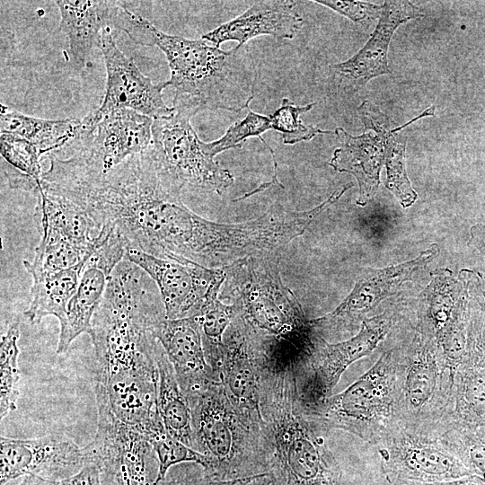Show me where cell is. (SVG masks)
Returning a JSON list of instances; mask_svg holds the SVG:
<instances>
[{"label": "cell", "mask_w": 485, "mask_h": 485, "mask_svg": "<svg viewBox=\"0 0 485 485\" xmlns=\"http://www.w3.org/2000/svg\"><path fill=\"white\" fill-rule=\"evenodd\" d=\"M441 434L411 429L395 421L375 445L381 469L394 485L438 482L472 475L442 441Z\"/></svg>", "instance_id": "obj_11"}, {"label": "cell", "mask_w": 485, "mask_h": 485, "mask_svg": "<svg viewBox=\"0 0 485 485\" xmlns=\"http://www.w3.org/2000/svg\"><path fill=\"white\" fill-rule=\"evenodd\" d=\"M314 102L296 105L287 98H283L281 105L269 116L272 129L278 131L286 145H294L302 141H309L320 134H330L312 125H305L301 120V114L311 110Z\"/></svg>", "instance_id": "obj_33"}, {"label": "cell", "mask_w": 485, "mask_h": 485, "mask_svg": "<svg viewBox=\"0 0 485 485\" xmlns=\"http://www.w3.org/2000/svg\"><path fill=\"white\" fill-rule=\"evenodd\" d=\"M439 252L432 244L417 258L384 268H362L348 295L331 313L310 319L313 330L324 335L352 332L382 301L394 295L403 283L411 281Z\"/></svg>", "instance_id": "obj_16"}, {"label": "cell", "mask_w": 485, "mask_h": 485, "mask_svg": "<svg viewBox=\"0 0 485 485\" xmlns=\"http://www.w3.org/2000/svg\"><path fill=\"white\" fill-rule=\"evenodd\" d=\"M1 154L13 168L41 183L40 150L19 137L1 133Z\"/></svg>", "instance_id": "obj_37"}, {"label": "cell", "mask_w": 485, "mask_h": 485, "mask_svg": "<svg viewBox=\"0 0 485 485\" xmlns=\"http://www.w3.org/2000/svg\"><path fill=\"white\" fill-rule=\"evenodd\" d=\"M96 405L95 437L84 447L88 463L98 467L102 485H156L159 463L147 438L106 406Z\"/></svg>", "instance_id": "obj_12"}, {"label": "cell", "mask_w": 485, "mask_h": 485, "mask_svg": "<svg viewBox=\"0 0 485 485\" xmlns=\"http://www.w3.org/2000/svg\"><path fill=\"white\" fill-rule=\"evenodd\" d=\"M404 317L397 304L381 314L365 319L357 333L348 340L330 343L317 335L309 355L294 370L299 402L304 413L331 395L346 369L370 355Z\"/></svg>", "instance_id": "obj_9"}, {"label": "cell", "mask_w": 485, "mask_h": 485, "mask_svg": "<svg viewBox=\"0 0 485 485\" xmlns=\"http://www.w3.org/2000/svg\"><path fill=\"white\" fill-rule=\"evenodd\" d=\"M97 47L101 49L106 67V86L103 101L93 112L105 114L116 109H129L152 119L169 116L173 108L163 98L167 82L154 84L144 75L133 60L117 46L111 28H105Z\"/></svg>", "instance_id": "obj_19"}, {"label": "cell", "mask_w": 485, "mask_h": 485, "mask_svg": "<svg viewBox=\"0 0 485 485\" xmlns=\"http://www.w3.org/2000/svg\"><path fill=\"white\" fill-rule=\"evenodd\" d=\"M53 272L31 274L32 299L24 312L31 323H38L46 316H55L60 321L74 295L85 261Z\"/></svg>", "instance_id": "obj_28"}, {"label": "cell", "mask_w": 485, "mask_h": 485, "mask_svg": "<svg viewBox=\"0 0 485 485\" xmlns=\"http://www.w3.org/2000/svg\"><path fill=\"white\" fill-rule=\"evenodd\" d=\"M174 369L187 399L217 381L208 365L198 322L194 317L168 319L159 315L151 327Z\"/></svg>", "instance_id": "obj_23"}, {"label": "cell", "mask_w": 485, "mask_h": 485, "mask_svg": "<svg viewBox=\"0 0 485 485\" xmlns=\"http://www.w3.org/2000/svg\"><path fill=\"white\" fill-rule=\"evenodd\" d=\"M295 1H258L237 17L202 35L201 39L218 47L225 41L245 45L253 38L269 35L276 39H293L301 30L304 19Z\"/></svg>", "instance_id": "obj_25"}, {"label": "cell", "mask_w": 485, "mask_h": 485, "mask_svg": "<svg viewBox=\"0 0 485 485\" xmlns=\"http://www.w3.org/2000/svg\"><path fill=\"white\" fill-rule=\"evenodd\" d=\"M261 415L271 442L272 485H340L341 469L298 400L293 367L265 368L260 390Z\"/></svg>", "instance_id": "obj_4"}, {"label": "cell", "mask_w": 485, "mask_h": 485, "mask_svg": "<svg viewBox=\"0 0 485 485\" xmlns=\"http://www.w3.org/2000/svg\"><path fill=\"white\" fill-rule=\"evenodd\" d=\"M423 16L422 9L410 2L385 1L375 30L364 47L350 58L331 66L338 89L354 93L371 79L391 74L387 53L393 32L401 23Z\"/></svg>", "instance_id": "obj_22"}, {"label": "cell", "mask_w": 485, "mask_h": 485, "mask_svg": "<svg viewBox=\"0 0 485 485\" xmlns=\"http://www.w3.org/2000/svg\"><path fill=\"white\" fill-rule=\"evenodd\" d=\"M400 485H485V481L476 475H470L445 481L438 482H418L406 481Z\"/></svg>", "instance_id": "obj_41"}, {"label": "cell", "mask_w": 485, "mask_h": 485, "mask_svg": "<svg viewBox=\"0 0 485 485\" xmlns=\"http://www.w3.org/2000/svg\"><path fill=\"white\" fill-rule=\"evenodd\" d=\"M196 114L174 109L171 115L154 119L149 149L163 176L179 191L186 188L222 194L234 181L198 137L190 119Z\"/></svg>", "instance_id": "obj_8"}, {"label": "cell", "mask_w": 485, "mask_h": 485, "mask_svg": "<svg viewBox=\"0 0 485 485\" xmlns=\"http://www.w3.org/2000/svg\"><path fill=\"white\" fill-rule=\"evenodd\" d=\"M19 485H60L59 481H50L36 475H26Z\"/></svg>", "instance_id": "obj_44"}, {"label": "cell", "mask_w": 485, "mask_h": 485, "mask_svg": "<svg viewBox=\"0 0 485 485\" xmlns=\"http://www.w3.org/2000/svg\"><path fill=\"white\" fill-rule=\"evenodd\" d=\"M60 485H102L100 471L94 463H87L75 475L59 481Z\"/></svg>", "instance_id": "obj_40"}, {"label": "cell", "mask_w": 485, "mask_h": 485, "mask_svg": "<svg viewBox=\"0 0 485 485\" xmlns=\"http://www.w3.org/2000/svg\"><path fill=\"white\" fill-rule=\"evenodd\" d=\"M246 116L233 123L220 138L207 143V146L211 154H216L233 148L242 146V142L247 138L257 137L270 152L273 163L277 162L275 154L269 146L260 137L261 134L271 129L269 117L252 111L247 108Z\"/></svg>", "instance_id": "obj_35"}, {"label": "cell", "mask_w": 485, "mask_h": 485, "mask_svg": "<svg viewBox=\"0 0 485 485\" xmlns=\"http://www.w3.org/2000/svg\"><path fill=\"white\" fill-rule=\"evenodd\" d=\"M126 251L124 241L113 231L105 243L85 261L76 290L59 321L58 354L66 352L80 334L90 331L93 315L102 301L110 276L126 258Z\"/></svg>", "instance_id": "obj_21"}, {"label": "cell", "mask_w": 485, "mask_h": 485, "mask_svg": "<svg viewBox=\"0 0 485 485\" xmlns=\"http://www.w3.org/2000/svg\"><path fill=\"white\" fill-rule=\"evenodd\" d=\"M224 269L219 299L236 308L260 341L266 365L297 366L318 334L295 294L283 283L278 255L247 257Z\"/></svg>", "instance_id": "obj_3"}, {"label": "cell", "mask_w": 485, "mask_h": 485, "mask_svg": "<svg viewBox=\"0 0 485 485\" xmlns=\"http://www.w3.org/2000/svg\"><path fill=\"white\" fill-rule=\"evenodd\" d=\"M115 1H55L60 13L61 31L66 35L71 62L77 70L84 68L87 58L98 45L101 31L110 28Z\"/></svg>", "instance_id": "obj_26"}, {"label": "cell", "mask_w": 485, "mask_h": 485, "mask_svg": "<svg viewBox=\"0 0 485 485\" xmlns=\"http://www.w3.org/2000/svg\"><path fill=\"white\" fill-rule=\"evenodd\" d=\"M155 357L159 375L158 410L163 426L172 436L197 451L189 401L160 342Z\"/></svg>", "instance_id": "obj_27"}, {"label": "cell", "mask_w": 485, "mask_h": 485, "mask_svg": "<svg viewBox=\"0 0 485 485\" xmlns=\"http://www.w3.org/2000/svg\"><path fill=\"white\" fill-rule=\"evenodd\" d=\"M440 436L472 474L485 481V426L452 428Z\"/></svg>", "instance_id": "obj_32"}, {"label": "cell", "mask_w": 485, "mask_h": 485, "mask_svg": "<svg viewBox=\"0 0 485 485\" xmlns=\"http://www.w3.org/2000/svg\"><path fill=\"white\" fill-rule=\"evenodd\" d=\"M153 123L154 119L129 109L102 115L91 111L82 119L75 136L49 154L105 173L150 146Z\"/></svg>", "instance_id": "obj_10"}, {"label": "cell", "mask_w": 485, "mask_h": 485, "mask_svg": "<svg viewBox=\"0 0 485 485\" xmlns=\"http://www.w3.org/2000/svg\"><path fill=\"white\" fill-rule=\"evenodd\" d=\"M152 278L122 260L113 270L97 308L90 335L95 355L96 404L146 436L163 424L158 410L159 343L151 327L165 313Z\"/></svg>", "instance_id": "obj_1"}, {"label": "cell", "mask_w": 485, "mask_h": 485, "mask_svg": "<svg viewBox=\"0 0 485 485\" xmlns=\"http://www.w3.org/2000/svg\"><path fill=\"white\" fill-rule=\"evenodd\" d=\"M80 119H44L31 117L2 105L1 133L19 137L37 146L42 154L61 148L77 133Z\"/></svg>", "instance_id": "obj_29"}, {"label": "cell", "mask_w": 485, "mask_h": 485, "mask_svg": "<svg viewBox=\"0 0 485 485\" xmlns=\"http://www.w3.org/2000/svg\"><path fill=\"white\" fill-rule=\"evenodd\" d=\"M34 197L41 242L73 245L93 253L113 233L101 228L84 208L63 195L41 187Z\"/></svg>", "instance_id": "obj_24"}, {"label": "cell", "mask_w": 485, "mask_h": 485, "mask_svg": "<svg viewBox=\"0 0 485 485\" xmlns=\"http://www.w3.org/2000/svg\"><path fill=\"white\" fill-rule=\"evenodd\" d=\"M406 141L392 137L387 144L385 154V186L398 198L403 207H409L417 199L405 169Z\"/></svg>", "instance_id": "obj_36"}, {"label": "cell", "mask_w": 485, "mask_h": 485, "mask_svg": "<svg viewBox=\"0 0 485 485\" xmlns=\"http://www.w3.org/2000/svg\"><path fill=\"white\" fill-rule=\"evenodd\" d=\"M470 304L465 269L458 278L448 269H436L419 298L414 326L436 341L453 374L466 347Z\"/></svg>", "instance_id": "obj_13"}, {"label": "cell", "mask_w": 485, "mask_h": 485, "mask_svg": "<svg viewBox=\"0 0 485 485\" xmlns=\"http://www.w3.org/2000/svg\"><path fill=\"white\" fill-rule=\"evenodd\" d=\"M126 258L156 285L168 319L196 315L208 300L219 296L225 278L224 268H207L184 259L162 258L134 249L127 250Z\"/></svg>", "instance_id": "obj_15"}, {"label": "cell", "mask_w": 485, "mask_h": 485, "mask_svg": "<svg viewBox=\"0 0 485 485\" xmlns=\"http://www.w3.org/2000/svg\"><path fill=\"white\" fill-rule=\"evenodd\" d=\"M467 278L471 295L467 340L454 374L445 430L485 426V288L476 272L471 270Z\"/></svg>", "instance_id": "obj_14"}, {"label": "cell", "mask_w": 485, "mask_h": 485, "mask_svg": "<svg viewBox=\"0 0 485 485\" xmlns=\"http://www.w3.org/2000/svg\"><path fill=\"white\" fill-rule=\"evenodd\" d=\"M20 337L19 323H12L1 338L0 345V415L1 419L17 408L19 398L18 383L20 372L18 368Z\"/></svg>", "instance_id": "obj_31"}, {"label": "cell", "mask_w": 485, "mask_h": 485, "mask_svg": "<svg viewBox=\"0 0 485 485\" xmlns=\"http://www.w3.org/2000/svg\"><path fill=\"white\" fill-rule=\"evenodd\" d=\"M396 361L393 346L347 389L329 396L305 415L325 433L341 429L375 445L397 421Z\"/></svg>", "instance_id": "obj_7"}, {"label": "cell", "mask_w": 485, "mask_h": 485, "mask_svg": "<svg viewBox=\"0 0 485 485\" xmlns=\"http://www.w3.org/2000/svg\"><path fill=\"white\" fill-rule=\"evenodd\" d=\"M188 401L197 451L211 476L230 481L269 473L272 449L263 417L239 410L219 381Z\"/></svg>", "instance_id": "obj_5"}, {"label": "cell", "mask_w": 485, "mask_h": 485, "mask_svg": "<svg viewBox=\"0 0 485 485\" xmlns=\"http://www.w3.org/2000/svg\"><path fill=\"white\" fill-rule=\"evenodd\" d=\"M236 313V308L233 304L224 303L217 296L208 300L201 310L192 316L199 327L206 359L217 381L224 336Z\"/></svg>", "instance_id": "obj_30"}, {"label": "cell", "mask_w": 485, "mask_h": 485, "mask_svg": "<svg viewBox=\"0 0 485 485\" xmlns=\"http://www.w3.org/2000/svg\"><path fill=\"white\" fill-rule=\"evenodd\" d=\"M88 463L84 447L71 438L51 434L34 439L0 438V484L21 476L36 475L61 481Z\"/></svg>", "instance_id": "obj_18"}, {"label": "cell", "mask_w": 485, "mask_h": 485, "mask_svg": "<svg viewBox=\"0 0 485 485\" xmlns=\"http://www.w3.org/2000/svg\"><path fill=\"white\" fill-rule=\"evenodd\" d=\"M153 446L159 463L156 485L164 479L168 471L182 463H197L203 467L207 464L206 457L199 452L187 446L172 436L162 425L146 436Z\"/></svg>", "instance_id": "obj_34"}, {"label": "cell", "mask_w": 485, "mask_h": 485, "mask_svg": "<svg viewBox=\"0 0 485 485\" xmlns=\"http://www.w3.org/2000/svg\"><path fill=\"white\" fill-rule=\"evenodd\" d=\"M394 348L397 421L418 431L442 434L450 411L454 374L439 348L414 325Z\"/></svg>", "instance_id": "obj_6"}, {"label": "cell", "mask_w": 485, "mask_h": 485, "mask_svg": "<svg viewBox=\"0 0 485 485\" xmlns=\"http://www.w3.org/2000/svg\"><path fill=\"white\" fill-rule=\"evenodd\" d=\"M115 27L135 43L159 48L167 59L174 88L172 108L195 114L203 110L240 111L253 100L256 68L245 45L222 50L203 39L169 35L143 16L121 7Z\"/></svg>", "instance_id": "obj_2"}, {"label": "cell", "mask_w": 485, "mask_h": 485, "mask_svg": "<svg viewBox=\"0 0 485 485\" xmlns=\"http://www.w3.org/2000/svg\"><path fill=\"white\" fill-rule=\"evenodd\" d=\"M469 243L485 257V225H475L471 229Z\"/></svg>", "instance_id": "obj_42"}, {"label": "cell", "mask_w": 485, "mask_h": 485, "mask_svg": "<svg viewBox=\"0 0 485 485\" xmlns=\"http://www.w3.org/2000/svg\"><path fill=\"white\" fill-rule=\"evenodd\" d=\"M316 3L332 9L355 23H364L380 16L383 4L362 1L316 0Z\"/></svg>", "instance_id": "obj_39"}, {"label": "cell", "mask_w": 485, "mask_h": 485, "mask_svg": "<svg viewBox=\"0 0 485 485\" xmlns=\"http://www.w3.org/2000/svg\"><path fill=\"white\" fill-rule=\"evenodd\" d=\"M239 485H272V480L269 473L244 478Z\"/></svg>", "instance_id": "obj_43"}, {"label": "cell", "mask_w": 485, "mask_h": 485, "mask_svg": "<svg viewBox=\"0 0 485 485\" xmlns=\"http://www.w3.org/2000/svg\"><path fill=\"white\" fill-rule=\"evenodd\" d=\"M264 369L262 346L237 313L224 336L217 377L230 401L257 417H262L260 390Z\"/></svg>", "instance_id": "obj_20"}, {"label": "cell", "mask_w": 485, "mask_h": 485, "mask_svg": "<svg viewBox=\"0 0 485 485\" xmlns=\"http://www.w3.org/2000/svg\"><path fill=\"white\" fill-rule=\"evenodd\" d=\"M357 111L364 133L354 137L342 128H337L334 133L340 146L334 150L329 164L334 170L356 178L359 187L357 204L365 206L378 189L389 139L411 122L391 129L389 118L369 101H364Z\"/></svg>", "instance_id": "obj_17"}, {"label": "cell", "mask_w": 485, "mask_h": 485, "mask_svg": "<svg viewBox=\"0 0 485 485\" xmlns=\"http://www.w3.org/2000/svg\"><path fill=\"white\" fill-rule=\"evenodd\" d=\"M242 480H217L199 463H182L172 466L157 485H239Z\"/></svg>", "instance_id": "obj_38"}]
</instances>
